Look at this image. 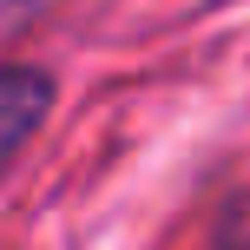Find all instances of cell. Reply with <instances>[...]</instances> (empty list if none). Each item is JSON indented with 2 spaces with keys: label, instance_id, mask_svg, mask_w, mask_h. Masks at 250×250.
<instances>
[{
  "label": "cell",
  "instance_id": "obj_1",
  "mask_svg": "<svg viewBox=\"0 0 250 250\" xmlns=\"http://www.w3.org/2000/svg\"><path fill=\"white\" fill-rule=\"evenodd\" d=\"M46 112H53V79L40 73V66H26V60H7L0 66V178H7L13 158L40 138Z\"/></svg>",
  "mask_w": 250,
  "mask_h": 250
}]
</instances>
